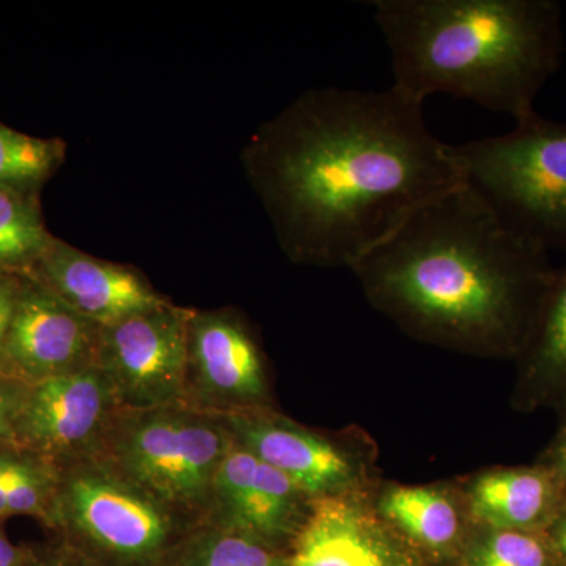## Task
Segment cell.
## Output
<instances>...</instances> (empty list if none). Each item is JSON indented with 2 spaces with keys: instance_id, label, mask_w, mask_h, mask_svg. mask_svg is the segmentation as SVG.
I'll return each mask as SVG.
<instances>
[{
  "instance_id": "4fadbf2b",
  "label": "cell",
  "mask_w": 566,
  "mask_h": 566,
  "mask_svg": "<svg viewBox=\"0 0 566 566\" xmlns=\"http://www.w3.org/2000/svg\"><path fill=\"white\" fill-rule=\"evenodd\" d=\"M189 378L205 400L221 412L270 405L262 349L249 324L232 311L193 312Z\"/></svg>"
},
{
  "instance_id": "8fae6325",
  "label": "cell",
  "mask_w": 566,
  "mask_h": 566,
  "mask_svg": "<svg viewBox=\"0 0 566 566\" xmlns=\"http://www.w3.org/2000/svg\"><path fill=\"white\" fill-rule=\"evenodd\" d=\"M211 520L290 551L311 513L312 499L293 480L232 442L212 482Z\"/></svg>"
},
{
  "instance_id": "277c9868",
  "label": "cell",
  "mask_w": 566,
  "mask_h": 566,
  "mask_svg": "<svg viewBox=\"0 0 566 566\" xmlns=\"http://www.w3.org/2000/svg\"><path fill=\"white\" fill-rule=\"evenodd\" d=\"M463 180L517 234L566 255V123L534 114L501 136L452 145Z\"/></svg>"
},
{
  "instance_id": "484cf974",
  "label": "cell",
  "mask_w": 566,
  "mask_h": 566,
  "mask_svg": "<svg viewBox=\"0 0 566 566\" xmlns=\"http://www.w3.org/2000/svg\"><path fill=\"white\" fill-rule=\"evenodd\" d=\"M39 554L11 543L0 528V566H33Z\"/></svg>"
},
{
  "instance_id": "9c48e42d",
  "label": "cell",
  "mask_w": 566,
  "mask_h": 566,
  "mask_svg": "<svg viewBox=\"0 0 566 566\" xmlns=\"http://www.w3.org/2000/svg\"><path fill=\"white\" fill-rule=\"evenodd\" d=\"M21 400L14 433L50 457H93L122 408L98 365L33 382Z\"/></svg>"
},
{
  "instance_id": "603a6c76",
  "label": "cell",
  "mask_w": 566,
  "mask_h": 566,
  "mask_svg": "<svg viewBox=\"0 0 566 566\" xmlns=\"http://www.w3.org/2000/svg\"><path fill=\"white\" fill-rule=\"evenodd\" d=\"M20 292V283L7 274L0 273V368H2L3 345H6Z\"/></svg>"
},
{
  "instance_id": "9a60e30c",
  "label": "cell",
  "mask_w": 566,
  "mask_h": 566,
  "mask_svg": "<svg viewBox=\"0 0 566 566\" xmlns=\"http://www.w3.org/2000/svg\"><path fill=\"white\" fill-rule=\"evenodd\" d=\"M374 504L428 566H458L476 527L460 483L376 485Z\"/></svg>"
},
{
  "instance_id": "8992f818",
  "label": "cell",
  "mask_w": 566,
  "mask_h": 566,
  "mask_svg": "<svg viewBox=\"0 0 566 566\" xmlns=\"http://www.w3.org/2000/svg\"><path fill=\"white\" fill-rule=\"evenodd\" d=\"M232 442L221 416L175 403L115 419L102 460L175 513H199L212 506V482Z\"/></svg>"
},
{
  "instance_id": "2e32d148",
  "label": "cell",
  "mask_w": 566,
  "mask_h": 566,
  "mask_svg": "<svg viewBox=\"0 0 566 566\" xmlns=\"http://www.w3.org/2000/svg\"><path fill=\"white\" fill-rule=\"evenodd\" d=\"M476 527L545 532L566 502V490L546 465L493 468L460 483Z\"/></svg>"
},
{
  "instance_id": "d6986e66",
  "label": "cell",
  "mask_w": 566,
  "mask_h": 566,
  "mask_svg": "<svg viewBox=\"0 0 566 566\" xmlns=\"http://www.w3.org/2000/svg\"><path fill=\"white\" fill-rule=\"evenodd\" d=\"M54 240L41 218L36 192L0 189V273H31Z\"/></svg>"
},
{
  "instance_id": "3957f363",
  "label": "cell",
  "mask_w": 566,
  "mask_h": 566,
  "mask_svg": "<svg viewBox=\"0 0 566 566\" xmlns=\"http://www.w3.org/2000/svg\"><path fill=\"white\" fill-rule=\"evenodd\" d=\"M392 62L394 88L424 103L436 93L520 122L560 69L556 0H371Z\"/></svg>"
},
{
  "instance_id": "ffe728a7",
  "label": "cell",
  "mask_w": 566,
  "mask_h": 566,
  "mask_svg": "<svg viewBox=\"0 0 566 566\" xmlns=\"http://www.w3.org/2000/svg\"><path fill=\"white\" fill-rule=\"evenodd\" d=\"M65 158V144L40 139L0 123V189L36 192Z\"/></svg>"
},
{
  "instance_id": "30bf717a",
  "label": "cell",
  "mask_w": 566,
  "mask_h": 566,
  "mask_svg": "<svg viewBox=\"0 0 566 566\" xmlns=\"http://www.w3.org/2000/svg\"><path fill=\"white\" fill-rule=\"evenodd\" d=\"M374 490L312 501L286 566H428L376 512Z\"/></svg>"
},
{
  "instance_id": "4316f807",
  "label": "cell",
  "mask_w": 566,
  "mask_h": 566,
  "mask_svg": "<svg viewBox=\"0 0 566 566\" xmlns=\"http://www.w3.org/2000/svg\"><path fill=\"white\" fill-rule=\"evenodd\" d=\"M21 400H18L17 395L6 386V382L0 381V434L7 433L14 427Z\"/></svg>"
},
{
  "instance_id": "ac0fdd59",
  "label": "cell",
  "mask_w": 566,
  "mask_h": 566,
  "mask_svg": "<svg viewBox=\"0 0 566 566\" xmlns=\"http://www.w3.org/2000/svg\"><path fill=\"white\" fill-rule=\"evenodd\" d=\"M286 562L289 551L210 520L185 535L166 566H286Z\"/></svg>"
},
{
  "instance_id": "83f0119b",
  "label": "cell",
  "mask_w": 566,
  "mask_h": 566,
  "mask_svg": "<svg viewBox=\"0 0 566 566\" xmlns=\"http://www.w3.org/2000/svg\"><path fill=\"white\" fill-rule=\"evenodd\" d=\"M546 538L549 539L554 553L557 554L562 566H566V502L560 512L554 517L551 526L545 531Z\"/></svg>"
},
{
  "instance_id": "52a82bcc",
  "label": "cell",
  "mask_w": 566,
  "mask_h": 566,
  "mask_svg": "<svg viewBox=\"0 0 566 566\" xmlns=\"http://www.w3.org/2000/svg\"><path fill=\"white\" fill-rule=\"evenodd\" d=\"M193 311L164 305L102 327L96 365L129 411L178 403L188 390Z\"/></svg>"
},
{
  "instance_id": "f1b7e54d",
  "label": "cell",
  "mask_w": 566,
  "mask_h": 566,
  "mask_svg": "<svg viewBox=\"0 0 566 566\" xmlns=\"http://www.w3.org/2000/svg\"><path fill=\"white\" fill-rule=\"evenodd\" d=\"M10 455L0 453V517L9 516L7 513L6 490H3V482H6L7 468H9Z\"/></svg>"
},
{
  "instance_id": "ba28073f",
  "label": "cell",
  "mask_w": 566,
  "mask_h": 566,
  "mask_svg": "<svg viewBox=\"0 0 566 566\" xmlns=\"http://www.w3.org/2000/svg\"><path fill=\"white\" fill-rule=\"evenodd\" d=\"M219 416L238 444L293 480L312 501L376 486L365 446L315 433L270 408Z\"/></svg>"
},
{
  "instance_id": "5bb4252c",
  "label": "cell",
  "mask_w": 566,
  "mask_h": 566,
  "mask_svg": "<svg viewBox=\"0 0 566 566\" xmlns=\"http://www.w3.org/2000/svg\"><path fill=\"white\" fill-rule=\"evenodd\" d=\"M31 274L76 314L102 327L169 304L134 268L96 259L57 238Z\"/></svg>"
},
{
  "instance_id": "7c38bea8",
  "label": "cell",
  "mask_w": 566,
  "mask_h": 566,
  "mask_svg": "<svg viewBox=\"0 0 566 566\" xmlns=\"http://www.w3.org/2000/svg\"><path fill=\"white\" fill-rule=\"evenodd\" d=\"M102 326L76 314L61 297L31 279L21 285L2 368L33 382L96 365Z\"/></svg>"
},
{
  "instance_id": "e0dca14e",
  "label": "cell",
  "mask_w": 566,
  "mask_h": 566,
  "mask_svg": "<svg viewBox=\"0 0 566 566\" xmlns=\"http://www.w3.org/2000/svg\"><path fill=\"white\" fill-rule=\"evenodd\" d=\"M520 411L566 408V262L557 268L534 329L516 357Z\"/></svg>"
},
{
  "instance_id": "d4e9b609",
  "label": "cell",
  "mask_w": 566,
  "mask_h": 566,
  "mask_svg": "<svg viewBox=\"0 0 566 566\" xmlns=\"http://www.w3.org/2000/svg\"><path fill=\"white\" fill-rule=\"evenodd\" d=\"M33 566H99L91 558L82 556L76 549L69 545L59 547L57 551H52L48 554H39L35 564Z\"/></svg>"
},
{
  "instance_id": "6da1fadb",
  "label": "cell",
  "mask_w": 566,
  "mask_h": 566,
  "mask_svg": "<svg viewBox=\"0 0 566 566\" xmlns=\"http://www.w3.org/2000/svg\"><path fill=\"white\" fill-rule=\"evenodd\" d=\"M290 262L352 268L423 205L463 182L423 104L390 87L305 92L241 153Z\"/></svg>"
},
{
  "instance_id": "cb8c5ba5",
  "label": "cell",
  "mask_w": 566,
  "mask_h": 566,
  "mask_svg": "<svg viewBox=\"0 0 566 566\" xmlns=\"http://www.w3.org/2000/svg\"><path fill=\"white\" fill-rule=\"evenodd\" d=\"M562 415H564V419H562L560 428L551 444L547 446L545 453L539 458L538 463L554 472L566 490V408L562 409Z\"/></svg>"
},
{
  "instance_id": "7402d4cb",
  "label": "cell",
  "mask_w": 566,
  "mask_h": 566,
  "mask_svg": "<svg viewBox=\"0 0 566 566\" xmlns=\"http://www.w3.org/2000/svg\"><path fill=\"white\" fill-rule=\"evenodd\" d=\"M3 490L9 515H35L43 512L48 494L46 476L32 464L11 457Z\"/></svg>"
},
{
  "instance_id": "5b68a950",
  "label": "cell",
  "mask_w": 566,
  "mask_h": 566,
  "mask_svg": "<svg viewBox=\"0 0 566 566\" xmlns=\"http://www.w3.org/2000/svg\"><path fill=\"white\" fill-rule=\"evenodd\" d=\"M52 510L65 545L99 566H166L191 531L180 526L174 510L95 455L70 469Z\"/></svg>"
},
{
  "instance_id": "7a4b0ae2",
  "label": "cell",
  "mask_w": 566,
  "mask_h": 566,
  "mask_svg": "<svg viewBox=\"0 0 566 566\" xmlns=\"http://www.w3.org/2000/svg\"><path fill=\"white\" fill-rule=\"evenodd\" d=\"M557 268L463 180L352 268L365 297L417 340L516 359Z\"/></svg>"
},
{
  "instance_id": "44dd1931",
  "label": "cell",
  "mask_w": 566,
  "mask_h": 566,
  "mask_svg": "<svg viewBox=\"0 0 566 566\" xmlns=\"http://www.w3.org/2000/svg\"><path fill=\"white\" fill-rule=\"evenodd\" d=\"M458 566H562L545 532L475 527Z\"/></svg>"
}]
</instances>
